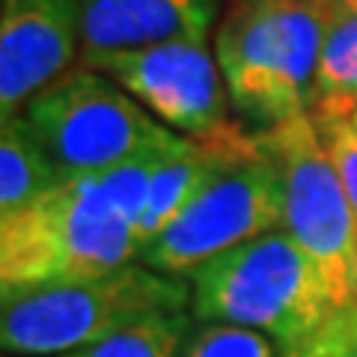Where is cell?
I'll list each match as a JSON object with an SVG mask.
<instances>
[{
    "label": "cell",
    "instance_id": "cell-1",
    "mask_svg": "<svg viewBox=\"0 0 357 357\" xmlns=\"http://www.w3.org/2000/svg\"><path fill=\"white\" fill-rule=\"evenodd\" d=\"M182 143L185 137L173 134L119 167L69 176L15 215L0 218L3 301L131 265L140 253L137 223L152 178Z\"/></svg>",
    "mask_w": 357,
    "mask_h": 357
},
{
    "label": "cell",
    "instance_id": "cell-2",
    "mask_svg": "<svg viewBox=\"0 0 357 357\" xmlns=\"http://www.w3.org/2000/svg\"><path fill=\"white\" fill-rule=\"evenodd\" d=\"M331 13L312 0H229L215 57L236 114L253 131L310 114Z\"/></svg>",
    "mask_w": 357,
    "mask_h": 357
},
{
    "label": "cell",
    "instance_id": "cell-3",
    "mask_svg": "<svg viewBox=\"0 0 357 357\" xmlns=\"http://www.w3.org/2000/svg\"><path fill=\"white\" fill-rule=\"evenodd\" d=\"M191 298L194 289L182 277L131 262L116 271L6 298L0 342L6 354L63 357L93 349L146 319L185 312Z\"/></svg>",
    "mask_w": 357,
    "mask_h": 357
},
{
    "label": "cell",
    "instance_id": "cell-4",
    "mask_svg": "<svg viewBox=\"0 0 357 357\" xmlns=\"http://www.w3.org/2000/svg\"><path fill=\"white\" fill-rule=\"evenodd\" d=\"M188 277L194 319L253 328L280 349L310 340L337 312L316 262L283 229L244 241Z\"/></svg>",
    "mask_w": 357,
    "mask_h": 357
},
{
    "label": "cell",
    "instance_id": "cell-5",
    "mask_svg": "<svg viewBox=\"0 0 357 357\" xmlns=\"http://www.w3.org/2000/svg\"><path fill=\"white\" fill-rule=\"evenodd\" d=\"M286 185L265 134L259 146L227 167L137 253L140 265L182 277L220 253L283 229Z\"/></svg>",
    "mask_w": 357,
    "mask_h": 357
},
{
    "label": "cell",
    "instance_id": "cell-6",
    "mask_svg": "<svg viewBox=\"0 0 357 357\" xmlns=\"http://www.w3.org/2000/svg\"><path fill=\"white\" fill-rule=\"evenodd\" d=\"M24 119L69 176L110 170L173 137L116 81L84 66L33 98Z\"/></svg>",
    "mask_w": 357,
    "mask_h": 357
},
{
    "label": "cell",
    "instance_id": "cell-7",
    "mask_svg": "<svg viewBox=\"0 0 357 357\" xmlns=\"http://www.w3.org/2000/svg\"><path fill=\"white\" fill-rule=\"evenodd\" d=\"M262 134L283 170V232L316 262L337 310L354 304L357 218L316 122L301 114Z\"/></svg>",
    "mask_w": 357,
    "mask_h": 357
},
{
    "label": "cell",
    "instance_id": "cell-8",
    "mask_svg": "<svg viewBox=\"0 0 357 357\" xmlns=\"http://www.w3.org/2000/svg\"><path fill=\"white\" fill-rule=\"evenodd\" d=\"M81 63L116 81L155 119L191 140H218L241 128L227 110V81L206 42H167Z\"/></svg>",
    "mask_w": 357,
    "mask_h": 357
},
{
    "label": "cell",
    "instance_id": "cell-9",
    "mask_svg": "<svg viewBox=\"0 0 357 357\" xmlns=\"http://www.w3.org/2000/svg\"><path fill=\"white\" fill-rule=\"evenodd\" d=\"M81 45L77 0H9L0 27V116L13 119L69 75Z\"/></svg>",
    "mask_w": 357,
    "mask_h": 357
},
{
    "label": "cell",
    "instance_id": "cell-10",
    "mask_svg": "<svg viewBox=\"0 0 357 357\" xmlns=\"http://www.w3.org/2000/svg\"><path fill=\"white\" fill-rule=\"evenodd\" d=\"M81 60L158 48L167 42H206L218 0H77Z\"/></svg>",
    "mask_w": 357,
    "mask_h": 357
},
{
    "label": "cell",
    "instance_id": "cell-11",
    "mask_svg": "<svg viewBox=\"0 0 357 357\" xmlns=\"http://www.w3.org/2000/svg\"><path fill=\"white\" fill-rule=\"evenodd\" d=\"M69 173L48 155L24 114L3 119L0 131V218H9L33 199L54 191Z\"/></svg>",
    "mask_w": 357,
    "mask_h": 357
},
{
    "label": "cell",
    "instance_id": "cell-12",
    "mask_svg": "<svg viewBox=\"0 0 357 357\" xmlns=\"http://www.w3.org/2000/svg\"><path fill=\"white\" fill-rule=\"evenodd\" d=\"M310 116L312 122H351L357 116V9L331 13Z\"/></svg>",
    "mask_w": 357,
    "mask_h": 357
},
{
    "label": "cell",
    "instance_id": "cell-13",
    "mask_svg": "<svg viewBox=\"0 0 357 357\" xmlns=\"http://www.w3.org/2000/svg\"><path fill=\"white\" fill-rule=\"evenodd\" d=\"M188 325H191V319L185 312L155 316L114 333L110 340L93 345V349L75 351L72 357H178V349L188 337Z\"/></svg>",
    "mask_w": 357,
    "mask_h": 357
},
{
    "label": "cell",
    "instance_id": "cell-14",
    "mask_svg": "<svg viewBox=\"0 0 357 357\" xmlns=\"http://www.w3.org/2000/svg\"><path fill=\"white\" fill-rule=\"evenodd\" d=\"M283 349L268 333L253 328L223 325V321H203L188 333L182 357H280Z\"/></svg>",
    "mask_w": 357,
    "mask_h": 357
},
{
    "label": "cell",
    "instance_id": "cell-15",
    "mask_svg": "<svg viewBox=\"0 0 357 357\" xmlns=\"http://www.w3.org/2000/svg\"><path fill=\"white\" fill-rule=\"evenodd\" d=\"M280 357H357V304L337 310L310 340L283 349Z\"/></svg>",
    "mask_w": 357,
    "mask_h": 357
},
{
    "label": "cell",
    "instance_id": "cell-16",
    "mask_svg": "<svg viewBox=\"0 0 357 357\" xmlns=\"http://www.w3.org/2000/svg\"><path fill=\"white\" fill-rule=\"evenodd\" d=\"M316 128L321 134V140H325V149L342 178V188H345V194H349V203L357 218V128L345 119L316 122Z\"/></svg>",
    "mask_w": 357,
    "mask_h": 357
},
{
    "label": "cell",
    "instance_id": "cell-17",
    "mask_svg": "<svg viewBox=\"0 0 357 357\" xmlns=\"http://www.w3.org/2000/svg\"><path fill=\"white\" fill-rule=\"evenodd\" d=\"M316 6L328 9V13H342V9H357V0H312Z\"/></svg>",
    "mask_w": 357,
    "mask_h": 357
},
{
    "label": "cell",
    "instance_id": "cell-18",
    "mask_svg": "<svg viewBox=\"0 0 357 357\" xmlns=\"http://www.w3.org/2000/svg\"><path fill=\"white\" fill-rule=\"evenodd\" d=\"M354 304H357V253H354Z\"/></svg>",
    "mask_w": 357,
    "mask_h": 357
},
{
    "label": "cell",
    "instance_id": "cell-19",
    "mask_svg": "<svg viewBox=\"0 0 357 357\" xmlns=\"http://www.w3.org/2000/svg\"><path fill=\"white\" fill-rule=\"evenodd\" d=\"M351 126H354V128H357V116H354V119H351Z\"/></svg>",
    "mask_w": 357,
    "mask_h": 357
},
{
    "label": "cell",
    "instance_id": "cell-20",
    "mask_svg": "<svg viewBox=\"0 0 357 357\" xmlns=\"http://www.w3.org/2000/svg\"><path fill=\"white\" fill-rule=\"evenodd\" d=\"M63 357H72V354H63Z\"/></svg>",
    "mask_w": 357,
    "mask_h": 357
}]
</instances>
